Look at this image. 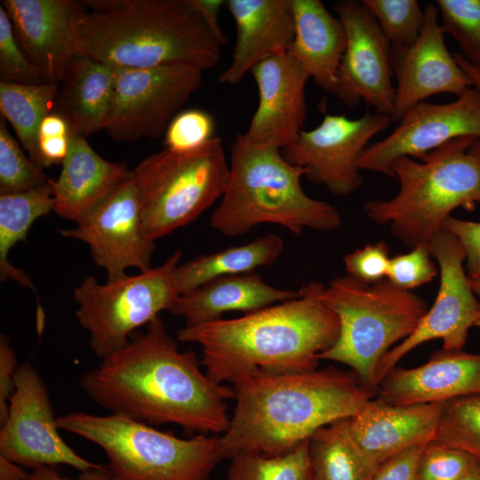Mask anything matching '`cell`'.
Masks as SVG:
<instances>
[{"mask_svg": "<svg viewBox=\"0 0 480 480\" xmlns=\"http://www.w3.org/2000/svg\"><path fill=\"white\" fill-rule=\"evenodd\" d=\"M0 82L18 84L45 83L38 68L21 49L12 21L0 4Z\"/></svg>", "mask_w": 480, "mask_h": 480, "instance_id": "8d00e7d4", "label": "cell"}, {"mask_svg": "<svg viewBox=\"0 0 480 480\" xmlns=\"http://www.w3.org/2000/svg\"><path fill=\"white\" fill-rule=\"evenodd\" d=\"M392 171L397 194L366 201L363 210L411 249L428 245L452 211L480 203V137H458L420 160L398 158Z\"/></svg>", "mask_w": 480, "mask_h": 480, "instance_id": "8992f818", "label": "cell"}, {"mask_svg": "<svg viewBox=\"0 0 480 480\" xmlns=\"http://www.w3.org/2000/svg\"><path fill=\"white\" fill-rule=\"evenodd\" d=\"M54 212L53 180L36 188L0 194V280H12L36 291L31 278L8 260L10 251L26 240L34 222Z\"/></svg>", "mask_w": 480, "mask_h": 480, "instance_id": "f1b7e54d", "label": "cell"}, {"mask_svg": "<svg viewBox=\"0 0 480 480\" xmlns=\"http://www.w3.org/2000/svg\"><path fill=\"white\" fill-rule=\"evenodd\" d=\"M462 136L480 137V92L475 87L452 102L423 101L410 108L390 134L364 149L358 167L395 179L392 165L398 158L420 160Z\"/></svg>", "mask_w": 480, "mask_h": 480, "instance_id": "2e32d148", "label": "cell"}, {"mask_svg": "<svg viewBox=\"0 0 480 480\" xmlns=\"http://www.w3.org/2000/svg\"><path fill=\"white\" fill-rule=\"evenodd\" d=\"M61 166L59 178L53 180L54 212L76 223L131 172L124 163L102 158L85 138L78 135L70 136L68 152Z\"/></svg>", "mask_w": 480, "mask_h": 480, "instance_id": "cb8c5ba5", "label": "cell"}, {"mask_svg": "<svg viewBox=\"0 0 480 480\" xmlns=\"http://www.w3.org/2000/svg\"><path fill=\"white\" fill-rule=\"evenodd\" d=\"M441 404L398 405L378 396L348 418L349 434L362 454L374 467L398 453L434 440Z\"/></svg>", "mask_w": 480, "mask_h": 480, "instance_id": "44dd1931", "label": "cell"}, {"mask_svg": "<svg viewBox=\"0 0 480 480\" xmlns=\"http://www.w3.org/2000/svg\"><path fill=\"white\" fill-rule=\"evenodd\" d=\"M442 229L455 236L466 254L467 275L470 279H480V222L448 217Z\"/></svg>", "mask_w": 480, "mask_h": 480, "instance_id": "b9f144b4", "label": "cell"}, {"mask_svg": "<svg viewBox=\"0 0 480 480\" xmlns=\"http://www.w3.org/2000/svg\"><path fill=\"white\" fill-rule=\"evenodd\" d=\"M236 29L231 62L219 82L238 84L266 59L288 52L295 34L292 0H227Z\"/></svg>", "mask_w": 480, "mask_h": 480, "instance_id": "603a6c76", "label": "cell"}, {"mask_svg": "<svg viewBox=\"0 0 480 480\" xmlns=\"http://www.w3.org/2000/svg\"><path fill=\"white\" fill-rule=\"evenodd\" d=\"M43 169L25 155L0 117V194L28 191L47 183Z\"/></svg>", "mask_w": 480, "mask_h": 480, "instance_id": "d590c367", "label": "cell"}, {"mask_svg": "<svg viewBox=\"0 0 480 480\" xmlns=\"http://www.w3.org/2000/svg\"><path fill=\"white\" fill-rule=\"evenodd\" d=\"M180 257L178 250L156 268L104 284L86 276L74 290L75 315L88 332L89 346L97 357L103 359L121 349L136 329L171 310L180 295L172 275Z\"/></svg>", "mask_w": 480, "mask_h": 480, "instance_id": "30bf717a", "label": "cell"}, {"mask_svg": "<svg viewBox=\"0 0 480 480\" xmlns=\"http://www.w3.org/2000/svg\"><path fill=\"white\" fill-rule=\"evenodd\" d=\"M480 467L470 455L431 441L426 444L418 464V480H460Z\"/></svg>", "mask_w": 480, "mask_h": 480, "instance_id": "74e56055", "label": "cell"}, {"mask_svg": "<svg viewBox=\"0 0 480 480\" xmlns=\"http://www.w3.org/2000/svg\"><path fill=\"white\" fill-rule=\"evenodd\" d=\"M384 240L368 244L343 257L347 275L365 284H375L387 278L390 259Z\"/></svg>", "mask_w": 480, "mask_h": 480, "instance_id": "60d3db41", "label": "cell"}, {"mask_svg": "<svg viewBox=\"0 0 480 480\" xmlns=\"http://www.w3.org/2000/svg\"><path fill=\"white\" fill-rule=\"evenodd\" d=\"M453 56L459 66L469 76L472 86L480 92V69L468 63V61L460 52L453 53Z\"/></svg>", "mask_w": 480, "mask_h": 480, "instance_id": "681fc988", "label": "cell"}, {"mask_svg": "<svg viewBox=\"0 0 480 480\" xmlns=\"http://www.w3.org/2000/svg\"><path fill=\"white\" fill-rule=\"evenodd\" d=\"M67 238L89 246L92 260L104 268L108 281L126 276L131 268H152L156 247L142 229L140 202L132 171L73 228L60 229Z\"/></svg>", "mask_w": 480, "mask_h": 480, "instance_id": "9a60e30c", "label": "cell"}, {"mask_svg": "<svg viewBox=\"0 0 480 480\" xmlns=\"http://www.w3.org/2000/svg\"><path fill=\"white\" fill-rule=\"evenodd\" d=\"M19 364L9 338L0 335V425L6 419L9 401L15 390V374Z\"/></svg>", "mask_w": 480, "mask_h": 480, "instance_id": "ee69618b", "label": "cell"}, {"mask_svg": "<svg viewBox=\"0 0 480 480\" xmlns=\"http://www.w3.org/2000/svg\"><path fill=\"white\" fill-rule=\"evenodd\" d=\"M305 171L288 163L281 149L247 141L238 134L230 146L229 178L211 226L227 236L248 233L260 224L284 227L295 236L306 228L332 231L342 219L328 202L308 196Z\"/></svg>", "mask_w": 480, "mask_h": 480, "instance_id": "5b68a950", "label": "cell"}, {"mask_svg": "<svg viewBox=\"0 0 480 480\" xmlns=\"http://www.w3.org/2000/svg\"><path fill=\"white\" fill-rule=\"evenodd\" d=\"M70 135L71 131L68 123L60 114L55 111L44 118L38 132V138Z\"/></svg>", "mask_w": 480, "mask_h": 480, "instance_id": "7dc6e473", "label": "cell"}, {"mask_svg": "<svg viewBox=\"0 0 480 480\" xmlns=\"http://www.w3.org/2000/svg\"><path fill=\"white\" fill-rule=\"evenodd\" d=\"M198 9L207 25L216 36L219 43L224 45L227 37L222 32L219 23V12L225 5L224 0H192Z\"/></svg>", "mask_w": 480, "mask_h": 480, "instance_id": "bcb514c9", "label": "cell"}, {"mask_svg": "<svg viewBox=\"0 0 480 480\" xmlns=\"http://www.w3.org/2000/svg\"><path fill=\"white\" fill-rule=\"evenodd\" d=\"M469 283L476 296L480 299V279H470Z\"/></svg>", "mask_w": 480, "mask_h": 480, "instance_id": "816d5d0a", "label": "cell"}, {"mask_svg": "<svg viewBox=\"0 0 480 480\" xmlns=\"http://www.w3.org/2000/svg\"><path fill=\"white\" fill-rule=\"evenodd\" d=\"M324 288L310 281L297 298L240 317L184 326L178 340L201 347L205 373L220 384L314 370L340 330L337 316L320 299Z\"/></svg>", "mask_w": 480, "mask_h": 480, "instance_id": "7a4b0ae2", "label": "cell"}, {"mask_svg": "<svg viewBox=\"0 0 480 480\" xmlns=\"http://www.w3.org/2000/svg\"><path fill=\"white\" fill-rule=\"evenodd\" d=\"M295 21L287 53L319 87L340 94V69L346 49V32L320 0H292Z\"/></svg>", "mask_w": 480, "mask_h": 480, "instance_id": "d4e9b609", "label": "cell"}, {"mask_svg": "<svg viewBox=\"0 0 480 480\" xmlns=\"http://www.w3.org/2000/svg\"><path fill=\"white\" fill-rule=\"evenodd\" d=\"M425 446L411 447L386 460L370 480H418V464Z\"/></svg>", "mask_w": 480, "mask_h": 480, "instance_id": "7bdbcfd3", "label": "cell"}, {"mask_svg": "<svg viewBox=\"0 0 480 480\" xmlns=\"http://www.w3.org/2000/svg\"><path fill=\"white\" fill-rule=\"evenodd\" d=\"M230 459L227 480H315L308 439L284 454L243 452Z\"/></svg>", "mask_w": 480, "mask_h": 480, "instance_id": "1f68e13d", "label": "cell"}, {"mask_svg": "<svg viewBox=\"0 0 480 480\" xmlns=\"http://www.w3.org/2000/svg\"><path fill=\"white\" fill-rule=\"evenodd\" d=\"M424 13L423 28L415 43L404 49H390L396 78L391 121L399 122L410 108L432 95L444 92L458 97L472 87L469 76L447 50L436 4H428Z\"/></svg>", "mask_w": 480, "mask_h": 480, "instance_id": "d6986e66", "label": "cell"}, {"mask_svg": "<svg viewBox=\"0 0 480 480\" xmlns=\"http://www.w3.org/2000/svg\"><path fill=\"white\" fill-rule=\"evenodd\" d=\"M299 295L300 290L274 287L252 272L218 277L180 294L170 312L182 316L189 327L221 319L227 312L246 314Z\"/></svg>", "mask_w": 480, "mask_h": 480, "instance_id": "484cf974", "label": "cell"}, {"mask_svg": "<svg viewBox=\"0 0 480 480\" xmlns=\"http://www.w3.org/2000/svg\"><path fill=\"white\" fill-rule=\"evenodd\" d=\"M433 441L461 451L480 464V395L442 403Z\"/></svg>", "mask_w": 480, "mask_h": 480, "instance_id": "d6a6232c", "label": "cell"}, {"mask_svg": "<svg viewBox=\"0 0 480 480\" xmlns=\"http://www.w3.org/2000/svg\"><path fill=\"white\" fill-rule=\"evenodd\" d=\"M480 395V353L441 349L417 367H395L377 396L392 404H431Z\"/></svg>", "mask_w": 480, "mask_h": 480, "instance_id": "7402d4cb", "label": "cell"}, {"mask_svg": "<svg viewBox=\"0 0 480 480\" xmlns=\"http://www.w3.org/2000/svg\"><path fill=\"white\" fill-rule=\"evenodd\" d=\"M428 245H418L408 252L391 257L387 278L393 284L411 291L431 282L439 270Z\"/></svg>", "mask_w": 480, "mask_h": 480, "instance_id": "ab89813d", "label": "cell"}, {"mask_svg": "<svg viewBox=\"0 0 480 480\" xmlns=\"http://www.w3.org/2000/svg\"><path fill=\"white\" fill-rule=\"evenodd\" d=\"M57 425L98 445L113 480H209L223 459L216 436L180 438L124 415L73 412Z\"/></svg>", "mask_w": 480, "mask_h": 480, "instance_id": "ba28073f", "label": "cell"}, {"mask_svg": "<svg viewBox=\"0 0 480 480\" xmlns=\"http://www.w3.org/2000/svg\"><path fill=\"white\" fill-rule=\"evenodd\" d=\"M333 7L347 39L340 69L339 99L348 106L364 100L376 113L391 116L396 88L388 42L361 1L340 0Z\"/></svg>", "mask_w": 480, "mask_h": 480, "instance_id": "e0dca14e", "label": "cell"}, {"mask_svg": "<svg viewBox=\"0 0 480 480\" xmlns=\"http://www.w3.org/2000/svg\"><path fill=\"white\" fill-rule=\"evenodd\" d=\"M16 38L45 83L60 84L77 56L76 41L88 10L75 0H2Z\"/></svg>", "mask_w": 480, "mask_h": 480, "instance_id": "ac0fdd59", "label": "cell"}, {"mask_svg": "<svg viewBox=\"0 0 480 480\" xmlns=\"http://www.w3.org/2000/svg\"><path fill=\"white\" fill-rule=\"evenodd\" d=\"M377 20L390 49L409 47L420 36L425 13L416 0H362Z\"/></svg>", "mask_w": 480, "mask_h": 480, "instance_id": "836d02e7", "label": "cell"}, {"mask_svg": "<svg viewBox=\"0 0 480 480\" xmlns=\"http://www.w3.org/2000/svg\"><path fill=\"white\" fill-rule=\"evenodd\" d=\"M390 123L389 116L379 113H365L356 119L325 113L316 128L301 131L281 152L288 163L302 168L312 182L324 186L334 196H348L363 183L358 167L362 152Z\"/></svg>", "mask_w": 480, "mask_h": 480, "instance_id": "5bb4252c", "label": "cell"}, {"mask_svg": "<svg viewBox=\"0 0 480 480\" xmlns=\"http://www.w3.org/2000/svg\"><path fill=\"white\" fill-rule=\"evenodd\" d=\"M214 120L202 109H187L178 113L165 131L166 148L185 152L197 149L214 136Z\"/></svg>", "mask_w": 480, "mask_h": 480, "instance_id": "f35d334b", "label": "cell"}, {"mask_svg": "<svg viewBox=\"0 0 480 480\" xmlns=\"http://www.w3.org/2000/svg\"><path fill=\"white\" fill-rule=\"evenodd\" d=\"M250 73L257 84L259 100L242 135L251 143L283 149L304 130L305 89L309 76L287 52L266 59Z\"/></svg>", "mask_w": 480, "mask_h": 480, "instance_id": "ffe728a7", "label": "cell"}, {"mask_svg": "<svg viewBox=\"0 0 480 480\" xmlns=\"http://www.w3.org/2000/svg\"><path fill=\"white\" fill-rule=\"evenodd\" d=\"M59 88L60 84L55 83L0 82L1 116L11 124L28 156L38 167L39 128L44 118L55 109Z\"/></svg>", "mask_w": 480, "mask_h": 480, "instance_id": "f546056e", "label": "cell"}, {"mask_svg": "<svg viewBox=\"0 0 480 480\" xmlns=\"http://www.w3.org/2000/svg\"><path fill=\"white\" fill-rule=\"evenodd\" d=\"M428 246L440 273L436 300L412 333L383 356L377 371L379 385L404 356L425 342L441 340L444 349H462L468 330L480 315V302L463 267L466 254L459 239L442 229Z\"/></svg>", "mask_w": 480, "mask_h": 480, "instance_id": "4fadbf2b", "label": "cell"}, {"mask_svg": "<svg viewBox=\"0 0 480 480\" xmlns=\"http://www.w3.org/2000/svg\"><path fill=\"white\" fill-rule=\"evenodd\" d=\"M114 71V100L104 130L123 142L163 135L203 79L201 70L179 65Z\"/></svg>", "mask_w": 480, "mask_h": 480, "instance_id": "8fae6325", "label": "cell"}, {"mask_svg": "<svg viewBox=\"0 0 480 480\" xmlns=\"http://www.w3.org/2000/svg\"><path fill=\"white\" fill-rule=\"evenodd\" d=\"M142 229L156 241L196 220L217 199L228 182L229 162L222 140L214 136L191 151L164 148L133 170Z\"/></svg>", "mask_w": 480, "mask_h": 480, "instance_id": "9c48e42d", "label": "cell"}, {"mask_svg": "<svg viewBox=\"0 0 480 480\" xmlns=\"http://www.w3.org/2000/svg\"><path fill=\"white\" fill-rule=\"evenodd\" d=\"M114 68L76 56L60 84L54 111L68 123L71 135L86 138L104 130L113 105Z\"/></svg>", "mask_w": 480, "mask_h": 480, "instance_id": "4316f807", "label": "cell"}, {"mask_svg": "<svg viewBox=\"0 0 480 480\" xmlns=\"http://www.w3.org/2000/svg\"><path fill=\"white\" fill-rule=\"evenodd\" d=\"M234 385L236 407L220 436L223 459L238 452L284 454L318 428L350 418L378 391L334 366L260 374Z\"/></svg>", "mask_w": 480, "mask_h": 480, "instance_id": "3957f363", "label": "cell"}, {"mask_svg": "<svg viewBox=\"0 0 480 480\" xmlns=\"http://www.w3.org/2000/svg\"><path fill=\"white\" fill-rule=\"evenodd\" d=\"M0 426V455L23 468L64 464L81 472L100 466L80 456L60 436L48 387L28 362L17 368L15 390Z\"/></svg>", "mask_w": 480, "mask_h": 480, "instance_id": "7c38bea8", "label": "cell"}, {"mask_svg": "<svg viewBox=\"0 0 480 480\" xmlns=\"http://www.w3.org/2000/svg\"><path fill=\"white\" fill-rule=\"evenodd\" d=\"M284 247L283 238L269 233L244 244L198 256L175 268L174 286L183 294L218 277L254 272L275 263Z\"/></svg>", "mask_w": 480, "mask_h": 480, "instance_id": "83f0119b", "label": "cell"}, {"mask_svg": "<svg viewBox=\"0 0 480 480\" xmlns=\"http://www.w3.org/2000/svg\"><path fill=\"white\" fill-rule=\"evenodd\" d=\"M460 480H480V467L468 473Z\"/></svg>", "mask_w": 480, "mask_h": 480, "instance_id": "f907efd6", "label": "cell"}, {"mask_svg": "<svg viewBox=\"0 0 480 480\" xmlns=\"http://www.w3.org/2000/svg\"><path fill=\"white\" fill-rule=\"evenodd\" d=\"M76 53L114 68L168 65L202 72L217 66L221 44L192 0H83Z\"/></svg>", "mask_w": 480, "mask_h": 480, "instance_id": "277c9868", "label": "cell"}, {"mask_svg": "<svg viewBox=\"0 0 480 480\" xmlns=\"http://www.w3.org/2000/svg\"><path fill=\"white\" fill-rule=\"evenodd\" d=\"M101 360L80 376L79 385L110 413L198 435L228 429L227 401L235 397L234 388L210 379L193 351H180L159 317Z\"/></svg>", "mask_w": 480, "mask_h": 480, "instance_id": "6da1fadb", "label": "cell"}, {"mask_svg": "<svg viewBox=\"0 0 480 480\" xmlns=\"http://www.w3.org/2000/svg\"><path fill=\"white\" fill-rule=\"evenodd\" d=\"M28 475L22 466L0 455V480H26Z\"/></svg>", "mask_w": 480, "mask_h": 480, "instance_id": "c3c4849f", "label": "cell"}, {"mask_svg": "<svg viewBox=\"0 0 480 480\" xmlns=\"http://www.w3.org/2000/svg\"><path fill=\"white\" fill-rule=\"evenodd\" d=\"M320 299L337 316L340 330L336 341L319 360L348 366L378 391L381 359L412 333L428 310L427 303L388 279L370 284L348 275L331 280Z\"/></svg>", "mask_w": 480, "mask_h": 480, "instance_id": "52a82bcc", "label": "cell"}, {"mask_svg": "<svg viewBox=\"0 0 480 480\" xmlns=\"http://www.w3.org/2000/svg\"><path fill=\"white\" fill-rule=\"evenodd\" d=\"M26 480H71L60 475L56 466L37 468L29 473ZM76 480H113L107 466L81 471Z\"/></svg>", "mask_w": 480, "mask_h": 480, "instance_id": "f6af8a7d", "label": "cell"}, {"mask_svg": "<svg viewBox=\"0 0 480 480\" xmlns=\"http://www.w3.org/2000/svg\"><path fill=\"white\" fill-rule=\"evenodd\" d=\"M444 33L458 44L460 54L480 69V0H436Z\"/></svg>", "mask_w": 480, "mask_h": 480, "instance_id": "e575fe53", "label": "cell"}, {"mask_svg": "<svg viewBox=\"0 0 480 480\" xmlns=\"http://www.w3.org/2000/svg\"><path fill=\"white\" fill-rule=\"evenodd\" d=\"M475 326L480 328V315H479V316H478V318H477V320H476V322L475 324Z\"/></svg>", "mask_w": 480, "mask_h": 480, "instance_id": "f5cc1de1", "label": "cell"}, {"mask_svg": "<svg viewBox=\"0 0 480 480\" xmlns=\"http://www.w3.org/2000/svg\"><path fill=\"white\" fill-rule=\"evenodd\" d=\"M308 443L315 480H370L378 468L355 444L348 418L318 428Z\"/></svg>", "mask_w": 480, "mask_h": 480, "instance_id": "4dcf8cb0", "label": "cell"}]
</instances>
